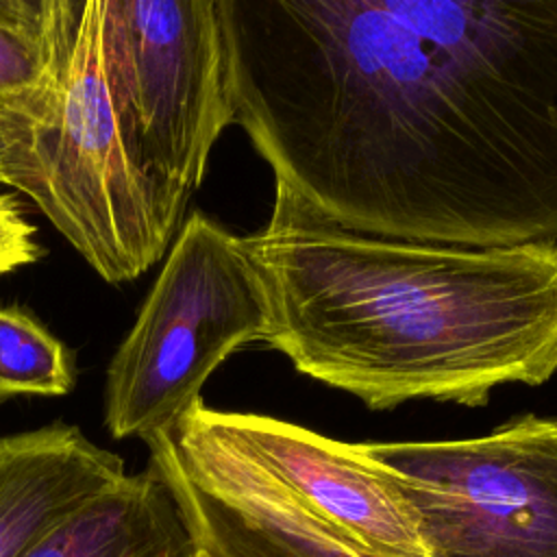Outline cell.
<instances>
[{
    "label": "cell",
    "instance_id": "6da1fadb",
    "mask_svg": "<svg viewBox=\"0 0 557 557\" xmlns=\"http://www.w3.org/2000/svg\"><path fill=\"white\" fill-rule=\"evenodd\" d=\"M235 122L348 231L557 242V0H218Z\"/></svg>",
    "mask_w": 557,
    "mask_h": 557
},
{
    "label": "cell",
    "instance_id": "7a4b0ae2",
    "mask_svg": "<svg viewBox=\"0 0 557 557\" xmlns=\"http://www.w3.org/2000/svg\"><path fill=\"white\" fill-rule=\"evenodd\" d=\"M272 307L268 346L370 409L483 407L557 372V242L455 246L337 226L276 187L242 237Z\"/></svg>",
    "mask_w": 557,
    "mask_h": 557
},
{
    "label": "cell",
    "instance_id": "3957f363",
    "mask_svg": "<svg viewBox=\"0 0 557 557\" xmlns=\"http://www.w3.org/2000/svg\"><path fill=\"white\" fill-rule=\"evenodd\" d=\"M9 187L26 194L107 283L141 276L174 235L131 163L100 54V0H54L48 87L24 113Z\"/></svg>",
    "mask_w": 557,
    "mask_h": 557
},
{
    "label": "cell",
    "instance_id": "277c9868",
    "mask_svg": "<svg viewBox=\"0 0 557 557\" xmlns=\"http://www.w3.org/2000/svg\"><path fill=\"white\" fill-rule=\"evenodd\" d=\"M272 331L263 278L244 239L200 211L183 220L135 324L104 376V426L141 442L200 400L211 372Z\"/></svg>",
    "mask_w": 557,
    "mask_h": 557
},
{
    "label": "cell",
    "instance_id": "5b68a950",
    "mask_svg": "<svg viewBox=\"0 0 557 557\" xmlns=\"http://www.w3.org/2000/svg\"><path fill=\"white\" fill-rule=\"evenodd\" d=\"M100 54L126 154L176 237L235 122L218 0H100Z\"/></svg>",
    "mask_w": 557,
    "mask_h": 557
},
{
    "label": "cell",
    "instance_id": "8992f818",
    "mask_svg": "<svg viewBox=\"0 0 557 557\" xmlns=\"http://www.w3.org/2000/svg\"><path fill=\"white\" fill-rule=\"evenodd\" d=\"M359 446L409 503L426 557H557V418Z\"/></svg>",
    "mask_w": 557,
    "mask_h": 557
},
{
    "label": "cell",
    "instance_id": "52a82bcc",
    "mask_svg": "<svg viewBox=\"0 0 557 557\" xmlns=\"http://www.w3.org/2000/svg\"><path fill=\"white\" fill-rule=\"evenodd\" d=\"M191 548L211 557H387L315 516L196 400L146 440Z\"/></svg>",
    "mask_w": 557,
    "mask_h": 557
},
{
    "label": "cell",
    "instance_id": "ba28073f",
    "mask_svg": "<svg viewBox=\"0 0 557 557\" xmlns=\"http://www.w3.org/2000/svg\"><path fill=\"white\" fill-rule=\"evenodd\" d=\"M218 424L315 516L387 557H426L416 516L389 474L344 444L298 424L213 409Z\"/></svg>",
    "mask_w": 557,
    "mask_h": 557
},
{
    "label": "cell",
    "instance_id": "9c48e42d",
    "mask_svg": "<svg viewBox=\"0 0 557 557\" xmlns=\"http://www.w3.org/2000/svg\"><path fill=\"white\" fill-rule=\"evenodd\" d=\"M126 474L120 455L74 424L0 435V557H28Z\"/></svg>",
    "mask_w": 557,
    "mask_h": 557
},
{
    "label": "cell",
    "instance_id": "30bf717a",
    "mask_svg": "<svg viewBox=\"0 0 557 557\" xmlns=\"http://www.w3.org/2000/svg\"><path fill=\"white\" fill-rule=\"evenodd\" d=\"M176 505L148 466L85 505L28 557H187Z\"/></svg>",
    "mask_w": 557,
    "mask_h": 557
},
{
    "label": "cell",
    "instance_id": "8fae6325",
    "mask_svg": "<svg viewBox=\"0 0 557 557\" xmlns=\"http://www.w3.org/2000/svg\"><path fill=\"white\" fill-rule=\"evenodd\" d=\"M54 54V0H0V111L30 113Z\"/></svg>",
    "mask_w": 557,
    "mask_h": 557
},
{
    "label": "cell",
    "instance_id": "7c38bea8",
    "mask_svg": "<svg viewBox=\"0 0 557 557\" xmlns=\"http://www.w3.org/2000/svg\"><path fill=\"white\" fill-rule=\"evenodd\" d=\"M67 346L20 307H0V403L20 396H65L74 389Z\"/></svg>",
    "mask_w": 557,
    "mask_h": 557
},
{
    "label": "cell",
    "instance_id": "4fadbf2b",
    "mask_svg": "<svg viewBox=\"0 0 557 557\" xmlns=\"http://www.w3.org/2000/svg\"><path fill=\"white\" fill-rule=\"evenodd\" d=\"M37 226H33L17 198L0 191V274L39 261L46 252L35 242Z\"/></svg>",
    "mask_w": 557,
    "mask_h": 557
},
{
    "label": "cell",
    "instance_id": "5bb4252c",
    "mask_svg": "<svg viewBox=\"0 0 557 557\" xmlns=\"http://www.w3.org/2000/svg\"><path fill=\"white\" fill-rule=\"evenodd\" d=\"M24 135V113L0 111V183L9 185L11 161Z\"/></svg>",
    "mask_w": 557,
    "mask_h": 557
},
{
    "label": "cell",
    "instance_id": "9a60e30c",
    "mask_svg": "<svg viewBox=\"0 0 557 557\" xmlns=\"http://www.w3.org/2000/svg\"><path fill=\"white\" fill-rule=\"evenodd\" d=\"M187 557H211V555H207L205 550H196V548H191V553H189Z\"/></svg>",
    "mask_w": 557,
    "mask_h": 557
}]
</instances>
